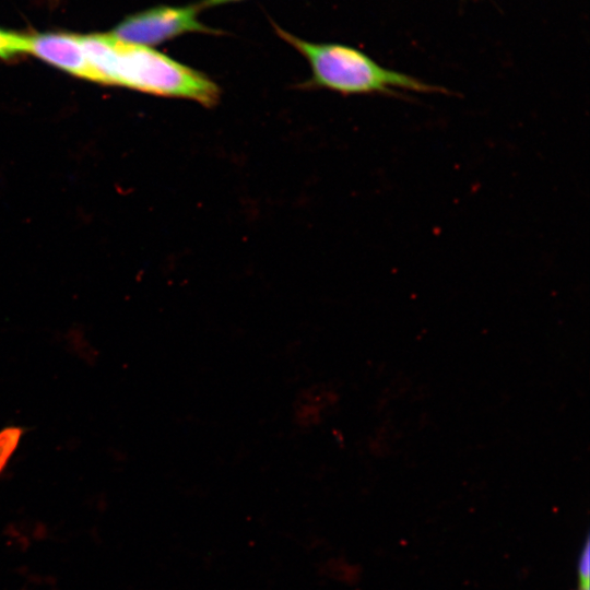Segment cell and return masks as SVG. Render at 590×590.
<instances>
[{
    "label": "cell",
    "mask_w": 590,
    "mask_h": 590,
    "mask_svg": "<svg viewBox=\"0 0 590 590\" xmlns=\"http://www.w3.org/2000/svg\"><path fill=\"white\" fill-rule=\"evenodd\" d=\"M93 80L139 92L190 99L213 107L221 88L203 72L149 46L120 40L111 34L81 36Z\"/></svg>",
    "instance_id": "6da1fadb"
},
{
    "label": "cell",
    "mask_w": 590,
    "mask_h": 590,
    "mask_svg": "<svg viewBox=\"0 0 590 590\" xmlns=\"http://www.w3.org/2000/svg\"><path fill=\"white\" fill-rule=\"evenodd\" d=\"M272 26L278 36L308 62L311 75L298 85L302 90L327 88L343 95H399L398 91L446 93L410 74L388 69L365 52L338 43H312Z\"/></svg>",
    "instance_id": "7a4b0ae2"
},
{
    "label": "cell",
    "mask_w": 590,
    "mask_h": 590,
    "mask_svg": "<svg viewBox=\"0 0 590 590\" xmlns=\"http://www.w3.org/2000/svg\"><path fill=\"white\" fill-rule=\"evenodd\" d=\"M198 5H158L128 16L113 31L120 40L153 46L188 33L222 35L199 20Z\"/></svg>",
    "instance_id": "3957f363"
},
{
    "label": "cell",
    "mask_w": 590,
    "mask_h": 590,
    "mask_svg": "<svg viewBox=\"0 0 590 590\" xmlns=\"http://www.w3.org/2000/svg\"><path fill=\"white\" fill-rule=\"evenodd\" d=\"M26 52L70 74L93 80L81 36L67 33L26 36Z\"/></svg>",
    "instance_id": "277c9868"
},
{
    "label": "cell",
    "mask_w": 590,
    "mask_h": 590,
    "mask_svg": "<svg viewBox=\"0 0 590 590\" xmlns=\"http://www.w3.org/2000/svg\"><path fill=\"white\" fill-rule=\"evenodd\" d=\"M26 52V36L0 30V57L9 58Z\"/></svg>",
    "instance_id": "5b68a950"
},
{
    "label": "cell",
    "mask_w": 590,
    "mask_h": 590,
    "mask_svg": "<svg viewBox=\"0 0 590 590\" xmlns=\"http://www.w3.org/2000/svg\"><path fill=\"white\" fill-rule=\"evenodd\" d=\"M589 539L586 540L578 564L579 586L589 587L590 582V552Z\"/></svg>",
    "instance_id": "8992f818"
},
{
    "label": "cell",
    "mask_w": 590,
    "mask_h": 590,
    "mask_svg": "<svg viewBox=\"0 0 590 590\" xmlns=\"http://www.w3.org/2000/svg\"><path fill=\"white\" fill-rule=\"evenodd\" d=\"M238 1H244V0H200L196 4L202 11L204 9L214 8V7H217V5H224V4H228V3H234V2H238Z\"/></svg>",
    "instance_id": "52a82bcc"
},
{
    "label": "cell",
    "mask_w": 590,
    "mask_h": 590,
    "mask_svg": "<svg viewBox=\"0 0 590 590\" xmlns=\"http://www.w3.org/2000/svg\"><path fill=\"white\" fill-rule=\"evenodd\" d=\"M578 590H589V587H581L579 586V589Z\"/></svg>",
    "instance_id": "ba28073f"
}]
</instances>
